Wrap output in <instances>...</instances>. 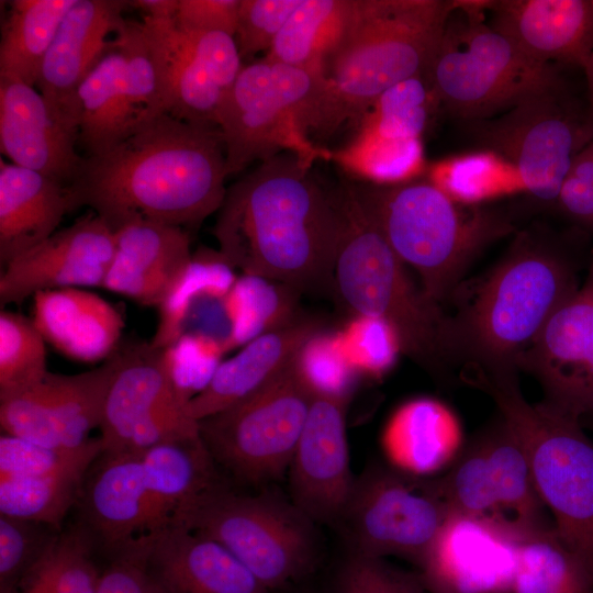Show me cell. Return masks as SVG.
Instances as JSON below:
<instances>
[{
    "label": "cell",
    "instance_id": "cell-12",
    "mask_svg": "<svg viewBox=\"0 0 593 593\" xmlns=\"http://www.w3.org/2000/svg\"><path fill=\"white\" fill-rule=\"evenodd\" d=\"M314 395L298 358L255 394L198 421L200 436L213 460L237 478L276 479L289 469Z\"/></svg>",
    "mask_w": 593,
    "mask_h": 593
},
{
    "label": "cell",
    "instance_id": "cell-17",
    "mask_svg": "<svg viewBox=\"0 0 593 593\" xmlns=\"http://www.w3.org/2000/svg\"><path fill=\"white\" fill-rule=\"evenodd\" d=\"M119 365L116 351L92 370L77 374L47 372L30 389L0 400L4 434L46 447L74 449L100 426L103 404Z\"/></svg>",
    "mask_w": 593,
    "mask_h": 593
},
{
    "label": "cell",
    "instance_id": "cell-13",
    "mask_svg": "<svg viewBox=\"0 0 593 593\" xmlns=\"http://www.w3.org/2000/svg\"><path fill=\"white\" fill-rule=\"evenodd\" d=\"M448 512L428 480L377 467L356 480L337 526L351 552L395 556L419 567Z\"/></svg>",
    "mask_w": 593,
    "mask_h": 593
},
{
    "label": "cell",
    "instance_id": "cell-3",
    "mask_svg": "<svg viewBox=\"0 0 593 593\" xmlns=\"http://www.w3.org/2000/svg\"><path fill=\"white\" fill-rule=\"evenodd\" d=\"M580 261L541 230L516 233L507 251L448 314L456 366L483 372L516 371L551 315L581 284Z\"/></svg>",
    "mask_w": 593,
    "mask_h": 593
},
{
    "label": "cell",
    "instance_id": "cell-22",
    "mask_svg": "<svg viewBox=\"0 0 593 593\" xmlns=\"http://www.w3.org/2000/svg\"><path fill=\"white\" fill-rule=\"evenodd\" d=\"M78 126L57 113L34 87L0 79V149L12 164L69 187L85 156Z\"/></svg>",
    "mask_w": 593,
    "mask_h": 593
},
{
    "label": "cell",
    "instance_id": "cell-18",
    "mask_svg": "<svg viewBox=\"0 0 593 593\" xmlns=\"http://www.w3.org/2000/svg\"><path fill=\"white\" fill-rule=\"evenodd\" d=\"M524 535L503 519L448 512L419 572L430 593H511Z\"/></svg>",
    "mask_w": 593,
    "mask_h": 593
},
{
    "label": "cell",
    "instance_id": "cell-7",
    "mask_svg": "<svg viewBox=\"0 0 593 593\" xmlns=\"http://www.w3.org/2000/svg\"><path fill=\"white\" fill-rule=\"evenodd\" d=\"M517 374L471 371L465 378L493 399L527 455L555 528L593 573V440L580 419L528 402Z\"/></svg>",
    "mask_w": 593,
    "mask_h": 593
},
{
    "label": "cell",
    "instance_id": "cell-40",
    "mask_svg": "<svg viewBox=\"0 0 593 593\" xmlns=\"http://www.w3.org/2000/svg\"><path fill=\"white\" fill-rule=\"evenodd\" d=\"M92 544L86 528L58 535L19 593H97Z\"/></svg>",
    "mask_w": 593,
    "mask_h": 593
},
{
    "label": "cell",
    "instance_id": "cell-28",
    "mask_svg": "<svg viewBox=\"0 0 593 593\" xmlns=\"http://www.w3.org/2000/svg\"><path fill=\"white\" fill-rule=\"evenodd\" d=\"M31 320L46 343L81 362L109 359L119 348L124 327L113 304L81 288L37 292Z\"/></svg>",
    "mask_w": 593,
    "mask_h": 593
},
{
    "label": "cell",
    "instance_id": "cell-42",
    "mask_svg": "<svg viewBox=\"0 0 593 593\" xmlns=\"http://www.w3.org/2000/svg\"><path fill=\"white\" fill-rule=\"evenodd\" d=\"M272 282L244 275L234 283L225 298L231 323L230 349L291 323L287 286L279 288Z\"/></svg>",
    "mask_w": 593,
    "mask_h": 593
},
{
    "label": "cell",
    "instance_id": "cell-10",
    "mask_svg": "<svg viewBox=\"0 0 593 593\" xmlns=\"http://www.w3.org/2000/svg\"><path fill=\"white\" fill-rule=\"evenodd\" d=\"M466 124L478 144L514 168L523 190L555 203L574 158L593 139V107L586 86L577 90L564 77L507 111Z\"/></svg>",
    "mask_w": 593,
    "mask_h": 593
},
{
    "label": "cell",
    "instance_id": "cell-41",
    "mask_svg": "<svg viewBox=\"0 0 593 593\" xmlns=\"http://www.w3.org/2000/svg\"><path fill=\"white\" fill-rule=\"evenodd\" d=\"M428 483L449 512L503 519L481 436L463 447L445 474Z\"/></svg>",
    "mask_w": 593,
    "mask_h": 593
},
{
    "label": "cell",
    "instance_id": "cell-1",
    "mask_svg": "<svg viewBox=\"0 0 593 593\" xmlns=\"http://www.w3.org/2000/svg\"><path fill=\"white\" fill-rule=\"evenodd\" d=\"M227 176L219 126L163 113L85 157L68 188L72 210L88 205L112 230L135 219L187 230L220 210Z\"/></svg>",
    "mask_w": 593,
    "mask_h": 593
},
{
    "label": "cell",
    "instance_id": "cell-8",
    "mask_svg": "<svg viewBox=\"0 0 593 593\" xmlns=\"http://www.w3.org/2000/svg\"><path fill=\"white\" fill-rule=\"evenodd\" d=\"M439 105L465 123L495 116L564 79L484 20L482 1H455L425 75Z\"/></svg>",
    "mask_w": 593,
    "mask_h": 593
},
{
    "label": "cell",
    "instance_id": "cell-5",
    "mask_svg": "<svg viewBox=\"0 0 593 593\" xmlns=\"http://www.w3.org/2000/svg\"><path fill=\"white\" fill-rule=\"evenodd\" d=\"M350 188L395 255L417 272L426 296L439 306L452 299L477 257L515 231L502 212L458 201L432 182Z\"/></svg>",
    "mask_w": 593,
    "mask_h": 593
},
{
    "label": "cell",
    "instance_id": "cell-52",
    "mask_svg": "<svg viewBox=\"0 0 593 593\" xmlns=\"http://www.w3.org/2000/svg\"><path fill=\"white\" fill-rule=\"evenodd\" d=\"M239 5L240 0H178L175 22L184 31L235 37Z\"/></svg>",
    "mask_w": 593,
    "mask_h": 593
},
{
    "label": "cell",
    "instance_id": "cell-55",
    "mask_svg": "<svg viewBox=\"0 0 593 593\" xmlns=\"http://www.w3.org/2000/svg\"><path fill=\"white\" fill-rule=\"evenodd\" d=\"M582 71H583V77H584L588 94H589L591 104L593 107V52L591 56L589 57L586 64L584 65Z\"/></svg>",
    "mask_w": 593,
    "mask_h": 593
},
{
    "label": "cell",
    "instance_id": "cell-33",
    "mask_svg": "<svg viewBox=\"0 0 593 593\" xmlns=\"http://www.w3.org/2000/svg\"><path fill=\"white\" fill-rule=\"evenodd\" d=\"M355 0H302L265 59L322 77L327 59L344 40Z\"/></svg>",
    "mask_w": 593,
    "mask_h": 593
},
{
    "label": "cell",
    "instance_id": "cell-45",
    "mask_svg": "<svg viewBox=\"0 0 593 593\" xmlns=\"http://www.w3.org/2000/svg\"><path fill=\"white\" fill-rule=\"evenodd\" d=\"M53 529L0 514V593H19L57 537Z\"/></svg>",
    "mask_w": 593,
    "mask_h": 593
},
{
    "label": "cell",
    "instance_id": "cell-43",
    "mask_svg": "<svg viewBox=\"0 0 593 593\" xmlns=\"http://www.w3.org/2000/svg\"><path fill=\"white\" fill-rule=\"evenodd\" d=\"M45 340L32 320L15 312L0 313V400L41 382L46 367Z\"/></svg>",
    "mask_w": 593,
    "mask_h": 593
},
{
    "label": "cell",
    "instance_id": "cell-39",
    "mask_svg": "<svg viewBox=\"0 0 593 593\" xmlns=\"http://www.w3.org/2000/svg\"><path fill=\"white\" fill-rule=\"evenodd\" d=\"M88 467L30 478H0V514L59 527L80 500Z\"/></svg>",
    "mask_w": 593,
    "mask_h": 593
},
{
    "label": "cell",
    "instance_id": "cell-54",
    "mask_svg": "<svg viewBox=\"0 0 593 593\" xmlns=\"http://www.w3.org/2000/svg\"><path fill=\"white\" fill-rule=\"evenodd\" d=\"M128 7L139 9L145 16L174 18L178 8V0H133L127 1Z\"/></svg>",
    "mask_w": 593,
    "mask_h": 593
},
{
    "label": "cell",
    "instance_id": "cell-47",
    "mask_svg": "<svg viewBox=\"0 0 593 593\" xmlns=\"http://www.w3.org/2000/svg\"><path fill=\"white\" fill-rule=\"evenodd\" d=\"M336 339L350 368L373 377L385 373L403 353L395 328L376 317L356 316Z\"/></svg>",
    "mask_w": 593,
    "mask_h": 593
},
{
    "label": "cell",
    "instance_id": "cell-51",
    "mask_svg": "<svg viewBox=\"0 0 593 593\" xmlns=\"http://www.w3.org/2000/svg\"><path fill=\"white\" fill-rule=\"evenodd\" d=\"M555 204L570 222L593 235V139L574 158Z\"/></svg>",
    "mask_w": 593,
    "mask_h": 593
},
{
    "label": "cell",
    "instance_id": "cell-35",
    "mask_svg": "<svg viewBox=\"0 0 593 593\" xmlns=\"http://www.w3.org/2000/svg\"><path fill=\"white\" fill-rule=\"evenodd\" d=\"M501 517L523 533L549 525L527 455L504 419L481 435Z\"/></svg>",
    "mask_w": 593,
    "mask_h": 593
},
{
    "label": "cell",
    "instance_id": "cell-50",
    "mask_svg": "<svg viewBox=\"0 0 593 593\" xmlns=\"http://www.w3.org/2000/svg\"><path fill=\"white\" fill-rule=\"evenodd\" d=\"M299 361L315 391L348 396L354 370L344 358L337 339L316 335L303 348Z\"/></svg>",
    "mask_w": 593,
    "mask_h": 593
},
{
    "label": "cell",
    "instance_id": "cell-32",
    "mask_svg": "<svg viewBox=\"0 0 593 593\" xmlns=\"http://www.w3.org/2000/svg\"><path fill=\"white\" fill-rule=\"evenodd\" d=\"M145 482L164 526L177 508L216 484L214 460L201 436L166 441L142 452Z\"/></svg>",
    "mask_w": 593,
    "mask_h": 593
},
{
    "label": "cell",
    "instance_id": "cell-16",
    "mask_svg": "<svg viewBox=\"0 0 593 593\" xmlns=\"http://www.w3.org/2000/svg\"><path fill=\"white\" fill-rule=\"evenodd\" d=\"M517 369L537 380L549 407L577 419L593 414V250L581 284L551 315Z\"/></svg>",
    "mask_w": 593,
    "mask_h": 593
},
{
    "label": "cell",
    "instance_id": "cell-15",
    "mask_svg": "<svg viewBox=\"0 0 593 593\" xmlns=\"http://www.w3.org/2000/svg\"><path fill=\"white\" fill-rule=\"evenodd\" d=\"M141 23L157 67L164 113L217 126L222 105L244 67L235 37L184 31L175 16L144 15Z\"/></svg>",
    "mask_w": 593,
    "mask_h": 593
},
{
    "label": "cell",
    "instance_id": "cell-49",
    "mask_svg": "<svg viewBox=\"0 0 593 593\" xmlns=\"http://www.w3.org/2000/svg\"><path fill=\"white\" fill-rule=\"evenodd\" d=\"M302 0H240L235 41L243 58L268 52Z\"/></svg>",
    "mask_w": 593,
    "mask_h": 593
},
{
    "label": "cell",
    "instance_id": "cell-11",
    "mask_svg": "<svg viewBox=\"0 0 593 593\" xmlns=\"http://www.w3.org/2000/svg\"><path fill=\"white\" fill-rule=\"evenodd\" d=\"M170 523L220 542L270 591L305 573L315 557L314 523L271 495L237 494L216 483L179 506Z\"/></svg>",
    "mask_w": 593,
    "mask_h": 593
},
{
    "label": "cell",
    "instance_id": "cell-21",
    "mask_svg": "<svg viewBox=\"0 0 593 593\" xmlns=\"http://www.w3.org/2000/svg\"><path fill=\"white\" fill-rule=\"evenodd\" d=\"M82 489L85 527L114 559L145 560L147 541L165 528L147 489L141 455L102 454Z\"/></svg>",
    "mask_w": 593,
    "mask_h": 593
},
{
    "label": "cell",
    "instance_id": "cell-46",
    "mask_svg": "<svg viewBox=\"0 0 593 593\" xmlns=\"http://www.w3.org/2000/svg\"><path fill=\"white\" fill-rule=\"evenodd\" d=\"M225 351L219 340L187 332L161 350V359L175 388L189 402L210 382Z\"/></svg>",
    "mask_w": 593,
    "mask_h": 593
},
{
    "label": "cell",
    "instance_id": "cell-38",
    "mask_svg": "<svg viewBox=\"0 0 593 593\" xmlns=\"http://www.w3.org/2000/svg\"><path fill=\"white\" fill-rule=\"evenodd\" d=\"M436 105L425 75L410 78L374 101L358 121L355 136L382 145L418 143Z\"/></svg>",
    "mask_w": 593,
    "mask_h": 593
},
{
    "label": "cell",
    "instance_id": "cell-9",
    "mask_svg": "<svg viewBox=\"0 0 593 593\" xmlns=\"http://www.w3.org/2000/svg\"><path fill=\"white\" fill-rule=\"evenodd\" d=\"M321 78L265 58L243 67L217 119L227 175L289 153L305 166L332 159L310 136Z\"/></svg>",
    "mask_w": 593,
    "mask_h": 593
},
{
    "label": "cell",
    "instance_id": "cell-44",
    "mask_svg": "<svg viewBox=\"0 0 593 593\" xmlns=\"http://www.w3.org/2000/svg\"><path fill=\"white\" fill-rule=\"evenodd\" d=\"M100 438L79 448L46 447L8 434L0 437V478H30L90 468L102 455Z\"/></svg>",
    "mask_w": 593,
    "mask_h": 593
},
{
    "label": "cell",
    "instance_id": "cell-2",
    "mask_svg": "<svg viewBox=\"0 0 593 593\" xmlns=\"http://www.w3.org/2000/svg\"><path fill=\"white\" fill-rule=\"evenodd\" d=\"M340 225L335 194L296 156L282 153L227 189L213 235L244 275L292 290L321 289L333 287Z\"/></svg>",
    "mask_w": 593,
    "mask_h": 593
},
{
    "label": "cell",
    "instance_id": "cell-37",
    "mask_svg": "<svg viewBox=\"0 0 593 593\" xmlns=\"http://www.w3.org/2000/svg\"><path fill=\"white\" fill-rule=\"evenodd\" d=\"M237 278L219 250L201 249L178 275L158 305L159 318L149 343L163 350L186 332L191 310L209 296H226Z\"/></svg>",
    "mask_w": 593,
    "mask_h": 593
},
{
    "label": "cell",
    "instance_id": "cell-14",
    "mask_svg": "<svg viewBox=\"0 0 593 593\" xmlns=\"http://www.w3.org/2000/svg\"><path fill=\"white\" fill-rule=\"evenodd\" d=\"M119 365L100 422L102 454H139L161 443L199 435L161 359L149 343L118 348Z\"/></svg>",
    "mask_w": 593,
    "mask_h": 593
},
{
    "label": "cell",
    "instance_id": "cell-36",
    "mask_svg": "<svg viewBox=\"0 0 593 593\" xmlns=\"http://www.w3.org/2000/svg\"><path fill=\"white\" fill-rule=\"evenodd\" d=\"M511 593H593V573L546 525L523 536Z\"/></svg>",
    "mask_w": 593,
    "mask_h": 593
},
{
    "label": "cell",
    "instance_id": "cell-20",
    "mask_svg": "<svg viewBox=\"0 0 593 593\" xmlns=\"http://www.w3.org/2000/svg\"><path fill=\"white\" fill-rule=\"evenodd\" d=\"M113 254L112 228L88 213L3 267L0 304H19L53 289L102 288Z\"/></svg>",
    "mask_w": 593,
    "mask_h": 593
},
{
    "label": "cell",
    "instance_id": "cell-23",
    "mask_svg": "<svg viewBox=\"0 0 593 593\" xmlns=\"http://www.w3.org/2000/svg\"><path fill=\"white\" fill-rule=\"evenodd\" d=\"M124 0H77L41 66L36 86L49 105L78 126L77 90L113 47L126 20Z\"/></svg>",
    "mask_w": 593,
    "mask_h": 593
},
{
    "label": "cell",
    "instance_id": "cell-26",
    "mask_svg": "<svg viewBox=\"0 0 593 593\" xmlns=\"http://www.w3.org/2000/svg\"><path fill=\"white\" fill-rule=\"evenodd\" d=\"M148 545L146 567L168 593H270L224 546L180 524Z\"/></svg>",
    "mask_w": 593,
    "mask_h": 593
},
{
    "label": "cell",
    "instance_id": "cell-19",
    "mask_svg": "<svg viewBox=\"0 0 593 593\" xmlns=\"http://www.w3.org/2000/svg\"><path fill=\"white\" fill-rule=\"evenodd\" d=\"M348 396L315 391L290 466L292 503L313 523L337 526L356 480L346 434Z\"/></svg>",
    "mask_w": 593,
    "mask_h": 593
},
{
    "label": "cell",
    "instance_id": "cell-29",
    "mask_svg": "<svg viewBox=\"0 0 593 593\" xmlns=\"http://www.w3.org/2000/svg\"><path fill=\"white\" fill-rule=\"evenodd\" d=\"M380 444L392 469L414 478L449 468L465 447L459 417L433 398L412 399L396 407L382 429Z\"/></svg>",
    "mask_w": 593,
    "mask_h": 593
},
{
    "label": "cell",
    "instance_id": "cell-34",
    "mask_svg": "<svg viewBox=\"0 0 593 593\" xmlns=\"http://www.w3.org/2000/svg\"><path fill=\"white\" fill-rule=\"evenodd\" d=\"M76 1H11L1 31L0 79L36 86L44 57Z\"/></svg>",
    "mask_w": 593,
    "mask_h": 593
},
{
    "label": "cell",
    "instance_id": "cell-48",
    "mask_svg": "<svg viewBox=\"0 0 593 593\" xmlns=\"http://www.w3.org/2000/svg\"><path fill=\"white\" fill-rule=\"evenodd\" d=\"M335 593H430L421 572L391 566L383 558L350 552L342 564Z\"/></svg>",
    "mask_w": 593,
    "mask_h": 593
},
{
    "label": "cell",
    "instance_id": "cell-27",
    "mask_svg": "<svg viewBox=\"0 0 593 593\" xmlns=\"http://www.w3.org/2000/svg\"><path fill=\"white\" fill-rule=\"evenodd\" d=\"M318 334L314 322H291L250 340L221 362L206 387L187 403V414L198 422L255 394L293 363Z\"/></svg>",
    "mask_w": 593,
    "mask_h": 593
},
{
    "label": "cell",
    "instance_id": "cell-4",
    "mask_svg": "<svg viewBox=\"0 0 593 593\" xmlns=\"http://www.w3.org/2000/svg\"><path fill=\"white\" fill-rule=\"evenodd\" d=\"M449 0H355L340 45L320 80L310 135L331 136L358 121L387 90L426 75L447 19Z\"/></svg>",
    "mask_w": 593,
    "mask_h": 593
},
{
    "label": "cell",
    "instance_id": "cell-6",
    "mask_svg": "<svg viewBox=\"0 0 593 593\" xmlns=\"http://www.w3.org/2000/svg\"><path fill=\"white\" fill-rule=\"evenodd\" d=\"M335 197L342 225L333 287L342 302L356 316L391 324L403 354L434 374L445 376L455 366L448 314L413 283L406 266L365 214L350 186Z\"/></svg>",
    "mask_w": 593,
    "mask_h": 593
},
{
    "label": "cell",
    "instance_id": "cell-53",
    "mask_svg": "<svg viewBox=\"0 0 593 593\" xmlns=\"http://www.w3.org/2000/svg\"><path fill=\"white\" fill-rule=\"evenodd\" d=\"M97 593H168L150 574L146 563L114 559L101 572Z\"/></svg>",
    "mask_w": 593,
    "mask_h": 593
},
{
    "label": "cell",
    "instance_id": "cell-56",
    "mask_svg": "<svg viewBox=\"0 0 593 593\" xmlns=\"http://www.w3.org/2000/svg\"><path fill=\"white\" fill-rule=\"evenodd\" d=\"M580 422L584 428L593 430V414L581 418Z\"/></svg>",
    "mask_w": 593,
    "mask_h": 593
},
{
    "label": "cell",
    "instance_id": "cell-24",
    "mask_svg": "<svg viewBox=\"0 0 593 593\" xmlns=\"http://www.w3.org/2000/svg\"><path fill=\"white\" fill-rule=\"evenodd\" d=\"M489 24L527 56L583 69L593 52V0L483 1Z\"/></svg>",
    "mask_w": 593,
    "mask_h": 593
},
{
    "label": "cell",
    "instance_id": "cell-30",
    "mask_svg": "<svg viewBox=\"0 0 593 593\" xmlns=\"http://www.w3.org/2000/svg\"><path fill=\"white\" fill-rule=\"evenodd\" d=\"M72 211L69 188L37 171L0 160V264L57 232Z\"/></svg>",
    "mask_w": 593,
    "mask_h": 593
},
{
    "label": "cell",
    "instance_id": "cell-31",
    "mask_svg": "<svg viewBox=\"0 0 593 593\" xmlns=\"http://www.w3.org/2000/svg\"><path fill=\"white\" fill-rule=\"evenodd\" d=\"M78 146L85 157L101 154L139 125L125 82L124 56L113 47L86 76L77 90Z\"/></svg>",
    "mask_w": 593,
    "mask_h": 593
},
{
    "label": "cell",
    "instance_id": "cell-25",
    "mask_svg": "<svg viewBox=\"0 0 593 593\" xmlns=\"http://www.w3.org/2000/svg\"><path fill=\"white\" fill-rule=\"evenodd\" d=\"M114 254L102 288L145 306H157L188 265L186 228L144 219L112 230Z\"/></svg>",
    "mask_w": 593,
    "mask_h": 593
}]
</instances>
